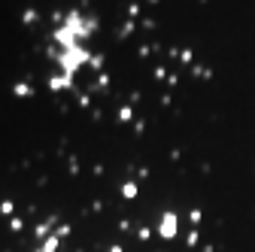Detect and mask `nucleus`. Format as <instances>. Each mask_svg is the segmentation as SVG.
Segmentation results:
<instances>
[{"instance_id":"obj_1","label":"nucleus","mask_w":255,"mask_h":252,"mask_svg":"<svg viewBox=\"0 0 255 252\" xmlns=\"http://www.w3.org/2000/svg\"><path fill=\"white\" fill-rule=\"evenodd\" d=\"M158 234L164 237V240H173L179 234V216L167 210V213H161V219H158Z\"/></svg>"},{"instance_id":"obj_2","label":"nucleus","mask_w":255,"mask_h":252,"mask_svg":"<svg viewBox=\"0 0 255 252\" xmlns=\"http://www.w3.org/2000/svg\"><path fill=\"white\" fill-rule=\"evenodd\" d=\"M122 194H125L128 201H131V198H137V182H125V186H122Z\"/></svg>"},{"instance_id":"obj_4","label":"nucleus","mask_w":255,"mask_h":252,"mask_svg":"<svg viewBox=\"0 0 255 252\" xmlns=\"http://www.w3.org/2000/svg\"><path fill=\"white\" fill-rule=\"evenodd\" d=\"M112 252H122V246H112Z\"/></svg>"},{"instance_id":"obj_3","label":"nucleus","mask_w":255,"mask_h":252,"mask_svg":"<svg viewBox=\"0 0 255 252\" xmlns=\"http://www.w3.org/2000/svg\"><path fill=\"white\" fill-rule=\"evenodd\" d=\"M198 240H201L198 231H189V237H185V246H198Z\"/></svg>"}]
</instances>
